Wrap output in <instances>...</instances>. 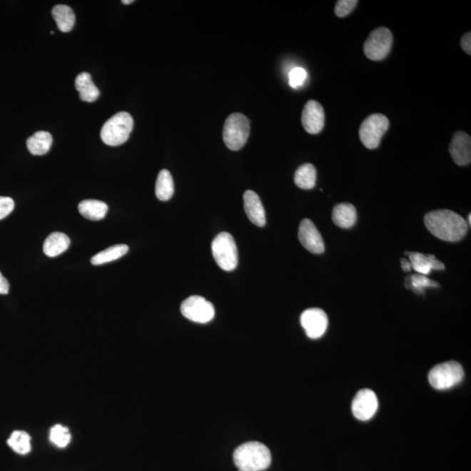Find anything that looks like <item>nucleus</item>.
<instances>
[{
	"label": "nucleus",
	"instance_id": "nucleus-1",
	"mask_svg": "<svg viewBox=\"0 0 471 471\" xmlns=\"http://www.w3.org/2000/svg\"><path fill=\"white\" fill-rule=\"evenodd\" d=\"M424 223L432 235L447 242L460 241L468 231L466 220L450 210L429 212L424 217Z\"/></svg>",
	"mask_w": 471,
	"mask_h": 471
},
{
	"label": "nucleus",
	"instance_id": "nucleus-2",
	"mask_svg": "<svg viewBox=\"0 0 471 471\" xmlns=\"http://www.w3.org/2000/svg\"><path fill=\"white\" fill-rule=\"evenodd\" d=\"M233 460L239 471H262L270 465L272 455L263 443L249 442L236 449Z\"/></svg>",
	"mask_w": 471,
	"mask_h": 471
},
{
	"label": "nucleus",
	"instance_id": "nucleus-3",
	"mask_svg": "<svg viewBox=\"0 0 471 471\" xmlns=\"http://www.w3.org/2000/svg\"><path fill=\"white\" fill-rule=\"evenodd\" d=\"M133 127V120L128 113H117L101 128V138L108 146H119L128 140Z\"/></svg>",
	"mask_w": 471,
	"mask_h": 471
},
{
	"label": "nucleus",
	"instance_id": "nucleus-4",
	"mask_svg": "<svg viewBox=\"0 0 471 471\" xmlns=\"http://www.w3.org/2000/svg\"><path fill=\"white\" fill-rule=\"evenodd\" d=\"M250 132L248 118L240 113H231L223 125V141L231 151H238L245 146Z\"/></svg>",
	"mask_w": 471,
	"mask_h": 471
},
{
	"label": "nucleus",
	"instance_id": "nucleus-5",
	"mask_svg": "<svg viewBox=\"0 0 471 471\" xmlns=\"http://www.w3.org/2000/svg\"><path fill=\"white\" fill-rule=\"evenodd\" d=\"M211 249L215 261L220 268L226 272L237 268L238 253L233 236L228 233L218 234L212 242Z\"/></svg>",
	"mask_w": 471,
	"mask_h": 471
},
{
	"label": "nucleus",
	"instance_id": "nucleus-6",
	"mask_svg": "<svg viewBox=\"0 0 471 471\" xmlns=\"http://www.w3.org/2000/svg\"><path fill=\"white\" fill-rule=\"evenodd\" d=\"M465 376L462 367L457 361L439 364L431 369L429 380L432 387L438 390H450L460 383Z\"/></svg>",
	"mask_w": 471,
	"mask_h": 471
},
{
	"label": "nucleus",
	"instance_id": "nucleus-7",
	"mask_svg": "<svg viewBox=\"0 0 471 471\" xmlns=\"http://www.w3.org/2000/svg\"><path fill=\"white\" fill-rule=\"evenodd\" d=\"M390 127V121L382 113H373L363 121L360 128V138L369 149L379 147L384 133Z\"/></svg>",
	"mask_w": 471,
	"mask_h": 471
},
{
	"label": "nucleus",
	"instance_id": "nucleus-8",
	"mask_svg": "<svg viewBox=\"0 0 471 471\" xmlns=\"http://www.w3.org/2000/svg\"><path fill=\"white\" fill-rule=\"evenodd\" d=\"M392 34L386 27H379L372 31L364 44V53L371 61L384 60L390 53Z\"/></svg>",
	"mask_w": 471,
	"mask_h": 471
},
{
	"label": "nucleus",
	"instance_id": "nucleus-9",
	"mask_svg": "<svg viewBox=\"0 0 471 471\" xmlns=\"http://www.w3.org/2000/svg\"><path fill=\"white\" fill-rule=\"evenodd\" d=\"M181 312L186 319L196 323L206 324L213 320L214 305L201 296H191L181 305Z\"/></svg>",
	"mask_w": 471,
	"mask_h": 471
},
{
	"label": "nucleus",
	"instance_id": "nucleus-10",
	"mask_svg": "<svg viewBox=\"0 0 471 471\" xmlns=\"http://www.w3.org/2000/svg\"><path fill=\"white\" fill-rule=\"evenodd\" d=\"M300 323L310 339L316 340L324 335L328 327L327 314L320 308L305 310L300 317Z\"/></svg>",
	"mask_w": 471,
	"mask_h": 471
},
{
	"label": "nucleus",
	"instance_id": "nucleus-11",
	"mask_svg": "<svg viewBox=\"0 0 471 471\" xmlns=\"http://www.w3.org/2000/svg\"><path fill=\"white\" fill-rule=\"evenodd\" d=\"M378 399L371 390H363L355 395L352 403L353 415L360 421H368L378 410Z\"/></svg>",
	"mask_w": 471,
	"mask_h": 471
},
{
	"label": "nucleus",
	"instance_id": "nucleus-12",
	"mask_svg": "<svg viewBox=\"0 0 471 471\" xmlns=\"http://www.w3.org/2000/svg\"><path fill=\"white\" fill-rule=\"evenodd\" d=\"M298 239L302 245L314 254H322L325 251V243L320 231L310 219H304L298 228Z\"/></svg>",
	"mask_w": 471,
	"mask_h": 471
},
{
	"label": "nucleus",
	"instance_id": "nucleus-13",
	"mask_svg": "<svg viewBox=\"0 0 471 471\" xmlns=\"http://www.w3.org/2000/svg\"><path fill=\"white\" fill-rule=\"evenodd\" d=\"M305 131L312 135L319 133L324 128L325 112L321 104L316 101L306 102L301 117Z\"/></svg>",
	"mask_w": 471,
	"mask_h": 471
},
{
	"label": "nucleus",
	"instance_id": "nucleus-14",
	"mask_svg": "<svg viewBox=\"0 0 471 471\" xmlns=\"http://www.w3.org/2000/svg\"><path fill=\"white\" fill-rule=\"evenodd\" d=\"M451 157L459 166H465L471 162V139L468 133L458 131L453 136L450 146Z\"/></svg>",
	"mask_w": 471,
	"mask_h": 471
},
{
	"label": "nucleus",
	"instance_id": "nucleus-15",
	"mask_svg": "<svg viewBox=\"0 0 471 471\" xmlns=\"http://www.w3.org/2000/svg\"><path fill=\"white\" fill-rule=\"evenodd\" d=\"M243 206L250 221L258 227H264L266 223L265 208L256 192L246 191L243 194Z\"/></svg>",
	"mask_w": 471,
	"mask_h": 471
},
{
	"label": "nucleus",
	"instance_id": "nucleus-16",
	"mask_svg": "<svg viewBox=\"0 0 471 471\" xmlns=\"http://www.w3.org/2000/svg\"><path fill=\"white\" fill-rule=\"evenodd\" d=\"M410 259L412 269L416 273L427 276L431 270H442L445 269L443 263L439 261L434 255H424L419 253H405Z\"/></svg>",
	"mask_w": 471,
	"mask_h": 471
},
{
	"label": "nucleus",
	"instance_id": "nucleus-17",
	"mask_svg": "<svg viewBox=\"0 0 471 471\" xmlns=\"http://www.w3.org/2000/svg\"><path fill=\"white\" fill-rule=\"evenodd\" d=\"M333 221L338 227L349 229L355 225L357 212L355 207L351 203H343L337 204L333 210Z\"/></svg>",
	"mask_w": 471,
	"mask_h": 471
},
{
	"label": "nucleus",
	"instance_id": "nucleus-18",
	"mask_svg": "<svg viewBox=\"0 0 471 471\" xmlns=\"http://www.w3.org/2000/svg\"><path fill=\"white\" fill-rule=\"evenodd\" d=\"M76 88L81 101H96L100 96V90L94 85L88 73H81L76 78Z\"/></svg>",
	"mask_w": 471,
	"mask_h": 471
},
{
	"label": "nucleus",
	"instance_id": "nucleus-19",
	"mask_svg": "<svg viewBox=\"0 0 471 471\" xmlns=\"http://www.w3.org/2000/svg\"><path fill=\"white\" fill-rule=\"evenodd\" d=\"M70 245V239L64 233H54L50 234L44 242L43 251L47 257L54 258L65 253Z\"/></svg>",
	"mask_w": 471,
	"mask_h": 471
},
{
	"label": "nucleus",
	"instance_id": "nucleus-20",
	"mask_svg": "<svg viewBox=\"0 0 471 471\" xmlns=\"http://www.w3.org/2000/svg\"><path fill=\"white\" fill-rule=\"evenodd\" d=\"M53 144V136L46 131H39L29 137L26 141V146L34 156L46 155L50 151Z\"/></svg>",
	"mask_w": 471,
	"mask_h": 471
},
{
	"label": "nucleus",
	"instance_id": "nucleus-21",
	"mask_svg": "<svg viewBox=\"0 0 471 471\" xmlns=\"http://www.w3.org/2000/svg\"><path fill=\"white\" fill-rule=\"evenodd\" d=\"M78 209L85 218L98 221L105 218L106 214L108 213V206L104 202L88 199L81 202Z\"/></svg>",
	"mask_w": 471,
	"mask_h": 471
},
{
	"label": "nucleus",
	"instance_id": "nucleus-22",
	"mask_svg": "<svg viewBox=\"0 0 471 471\" xmlns=\"http://www.w3.org/2000/svg\"><path fill=\"white\" fill-rule=\"evenodd\" d=\"M53 17L59 30L62 33H69L76 24V15L72 8L66 5H58L52 10Z\"/></svg>",
	"mask_w": 471,
	"mask_h": 471
},
{
	"label": "nucleus",
	"instance_id": "nucleus-23",
	"mask_svg": "<svg viewBox=\"0 0 471 471\" xmlns=\"http://www.w3.org/2000/svg\"><path fill=\"white\" fill-rule=\"evenodd\" d=\"M317 171L311 163H305L298 168L294 182L298 188L311 190L316 184Z\"/></svg>",
	"mask_w": 471,
	"mask_h": 471
},
{
	"label": "nucleus",
	"instance_id": "nucleus-24",
	"mask_svg": "<svg viewBox=\"0 0 471 471\" xmlns=\"http://www.w3.org/2000/svg\"><path fill=\"white\" fill-rule=\"evenodd\" d=\"M156 195L161 201H168L174 195V182L170 171H160L156 183Z\"/></svg>",
	"mask_w": 471,
	"mask_h": 471
},
{
	"label": "nucleus",
	"instance_id": "nucleus-25",
	"mask_svg": "<svg viewBox=\"0 0 471 471\" xmlns=\"http://www.w3.org/2000/svg\"><path fill=\"white\" fill-rule=\"evenodd\" d=\"M128 246L126 245H116L109 247V248L94 255L91 258L92 265H101L106 264V263L115 261L116 259L123 257L125 254L128 253Z\"/></svg>",
	"mask_w": 471,
	"mask_h": 471
},
{
	"label": "nucleus",
	"instance_id": "nucleus-26",
	"mask_svg": "<svg viewBox=\"0 0 471 471\" xmlns=\"http://www.w3.org/2000/svg\"><path fill=\"white\" fill-rule=\"evenodd\" d=\"M7 443L11 450L19 455L29 454L31 450L30 435L25 431H14Z\"/></svg>",
	"mask_w": 471,
	"mask_h": 471
},
{
	"label": "nucleus",
	"instance_id": "nucleus-27",
	"mask_svg": "<svg viewBox=\"0 0 471 471\" xmlns=\"http://www.w3.org/2000/svg\"><path fill=\"white\" fill-rule=\"evenodd\" d=\"M406 285L407 288H410L417 294L423 293L427 288H438L439 286L437 282L431 280L427 276L421 274L412 275V276L407 278Z\"/></svg>",
	"mask_w": 471,
	"mask_h": 471
},
{
	"label": "nucleus",
	"instance_id": "nucleus-28",
	"mask_svg": "<svg viewBox=\"0 0 471 471\" xmlns=\"http://www.w3.org/2000/svg\"><path fill=\"white\" fill-rule=\"evenodd\" d=\"M50 441L59 447H65L69 445L71 434L68 427L57 424L50 430Z\"/></svg>",
	"mask_w": 471,
	"mask_h": 471
},
{
	"label": "nucleus",
	"instance_id": "nucleus-29",
	"mask_svg": "<svg viewBox=\"0 0 471 471\" xmlns=\"http://www.w3.org/2000/svg\"><path fill=\"white\" fill-rule=\"evenodd\" d=\"M308 77V73L304 69L297 66L290 71L289 74V84L293 88H300L304 84Z\"/></svg>",
	"mask_w": 471,
	"mask_h": 471
},
{
	"label": "nucleus",
	"instance_id": "nucleus-30",
	"mask_svg": "<svg viewBox=\"0 0 471 471\" xmlns=\"http://www.w3.org/2000/svg\"><path fill=\"white\" fill-rule=\"evenodd\" d=\"M358 4L357 0H340L335 8V13L339 18H344L350 14Z\"/></svg>",
	"mask_w": 471,
	"mask_h": 471
},
{
	"label": "nucleus",
	"instance_id": "nucleus-31",
	"mask_svg": "<svg viewBox=\"0 0 471 471\" xmlns=\"http://www.w3.org/2000/svg\"><path fill=\"white\" fill-rule=\"evenodd\" d=\"M14 209V200L7 196H0V220L7 217Z\"/></svg>",
	"mask_w": 471,
	"mask_h": 471
},
{
	"label": "nucleus",
	"instance_id": "nucleus-32",
	"mask_svg": "<svg viewBox=\"0 0 471 471\" xmlns=\"http://www.w3.org/2000/svg\"><path fill=\"white\" fill-rule=\"evenodd\" d=\"M461 46L463 51L468 54H471V34L470 31L466 33L461 39Z\"/></svg>",
	"mask_w": 471,
	"mask_h": 471
},
{
	"label": "nucleus",
	"instance_id": "nucleus-33",
	"mask_svg": "<svg viewBox=\"0 0 471 471\" xmlns=\"http://www.w3.org/2000/svg\"><path fill=\"white\" fill-rule=\"evenodd\" d=\"M9 283L6 280V278L3 276L2 273H0V294H7L9 293Z\"/></svg>",
	"mask_w": 471,
	"mask_h": 471
},
{
	"label": "nucleus",
	"instance_id": "nucleus-34",
	"mask_svg": "<svg viewBox=\"0 0 471 471\" xmlns=\"http://www.w3.org/2000/svg\"><path fill=\"white\" fill-rule=\"evenodd\" d=\"M400 263H402V268L403 270V272H410L412 270V267L410 265V260H407L406 258H402L400 259Z\"/></svg>",
	"mask_w": 471,
	"mask_h": 471
},
{
	"label": "nucleus",
	"instance_id": "nucleus-35",
	"mask_svg": "<svg viewBox=\"0 0 471 471\" xmlns=\"http://www.w3.org/2000/svg\"><path fill=\"white\" fill-rule=\"evenodd\" d=\"M121 2H123L124 5H131V4L133 3V0H123V1Z\"/></svg>",
	"mask_w": 471,
	"mask_h": 471
},
{
	"label": "nucleus",
	"instance_id": "nucleus-36",
	"mask_svg": "<svg viewBox=\"0 0 471 471\" xmlns=\"http://www.w3.org/2000/svg\"><path fill=\"white\" fill-rule=\"evenodd\" d=\"M470 218H471V215H470V214H469V218H468V220H469V221H468V222H467V223H469V226H470V223H471V221H470Z\"/></svg>",
	"mask_w": 471,
	"mask_h": 471
}]
</instances>
